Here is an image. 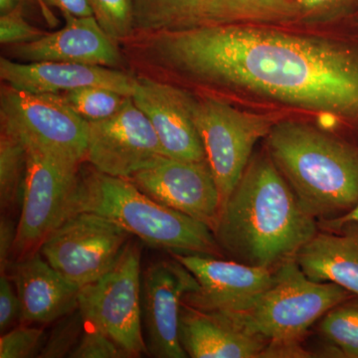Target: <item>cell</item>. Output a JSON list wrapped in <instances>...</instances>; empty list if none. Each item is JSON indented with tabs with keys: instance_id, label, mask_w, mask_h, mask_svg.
<instances>
[{
	"instance_id": "6da1fadb",
	"label": "cell",
	"mask_w": 358,
	"mask_h": 358,
	"mask_svg": "<svg viewBox=\"0 0 358 358\" xmlns=\"http://www.w3.org/2000/svg\"><path fill=\"white\" fill-rule=\"evenodd\" d=\"M145 35L143 55L154 67L326 113L358 136V33L320 38L243 24H201Z\"/></svg>"
},
{
	"instance_id": "7a4b0ae2",
	"label": "cell",
	"mask_w": 358,
	"mask_h": 358,
	"mask_svg": "<svg viewBox=\"0 0 358 358\" xmlns=\"http://www.w3.org/2000/svg\"><path fill=\"white\" fill-rule=\"evenodd\" d=\"M267 150L254 154L221 205L212 232L231 260L275 271L319 232Z\"/></svg>"
},
{
	"instance_id": "3957f363",
	"label": "cell",
	"mask_w": 358,
	"mask_h": 358,
	"mask_svg": "<svg viewBox=\"0 0 358 358\" xmlns=\"http://www.w3.org/2000/svg\"><path fill=\"white\" fill-rule=\"evenodd\" d=\"M265 138L275 166L303 208L319 222L343 217L357 206V143L284 120Z\"/></svg>"
},
{
	"instance_id": "277c9868",
	"label": "cell",
	"mask_w": 358,
	"mask_h": 358,
	"mask_svg": "<svg viewBox=\"0 0 358 358\" xmlns=\"http://www.w3.org/2000/svg\"><path fill=\"white\" fill-rule=\"evenodd\" d=\"M77 212L110 219L154 248L223 256L208 225L159 203L129 179L108 176L93 166L80 169L71 215Z\"/></svg>"
},
{
	"instance_id": "5b68a950",
	"label": "cell",
	"mask_w": 358,
	"mask_h": 358,
	"mask_svg": "<svg viewBox=\"0 0 358 358\" xmlns=\"http://www.w3.org/2000/svg\"><path fill=\"white\" fill-rule=\"evenodd\" d=\"M352 296L334 282L308 279L292 259L275 268L274 284L253 307L229 315L268 343L301 341L317 320Z\"/></svg>"
},
{
	"instance_id": "8992f818",
	"label": "cell",
	"mask_w": 358,
	"mask_h": 358,
	"mask_svg": "<svg viewBox=\"0 0 358 358\" xmlns=\"http://www.w3.org/2000/svg\"><path fill=\"white\" fill-rule=\"evenodd\" d=\"M1 131L75 166L86 162L89 122L61 94H37L4 85L0 93Z\"/></svg>"
},
{
	"instance_id": "52a82bcc",
	"label": "cell",
	"mask_w": 358,
	"mask_h": 358,
	"mask_svg": "<svg viewBox=\"0 0 358 358\" xmlns=\"http://www.w3.org/2000/svg\"><path fill=\"white\" fill-rule=\"evenodd\" d=\"M79 310L129 357L148 355L141 320V249L131 240L109 272L82 287Z\"/></svg>"
},
{
	"instance_id": "ba28073f",
	"label": "cell",
	"mask_w": 358,
	"mask_h": 358,
	"mask_svg": "<svg viewBox=\"0 0 358 358\" xmlns=\"http://www.w3.org/2000/svg\"><path fill=\"white\" fill-rule=\"evenodd\" d=\"M275 113H250L215 98L196 99L194 122L217 183L221 205L241 178L256 143L282 121Z\"/></svg>"
},
{
	"instance_id": "9c48e42d",
	"label": "cell",
	"mask_w": 358,
	"mask_h": 358,
	"mask_svg": "<svg viewBox=\"0 0 358 358\" xmlns=\"http://www.w3.org/2000/svg\"><path fill=\"white\" fill-rule=\"evenodd\" d=\"M27 148L24 192L14 247L15 259L38 251L46 238L71 215L81 166L38 148Z\"/></svg>"
},
{
	"instance_id": "30bf717a",
	"label": "cell",
	"mask_w": 358,
	"mask_h": 358,
	"mask_svg": "<svg viewBox=\"0 0 358 358\" xmlns=\"http://www.w3.org/2000/svg\"><path fill=\"white\" fill-rule=\"evenodd\" d=\"M129 240L128 231L110 219L77 212L46 238L39 252L81 289L109 272Z\"/></svg>"
},
{
	"instance_id": "8fae6325",
	"label": "cell",
	"mask_w": 358,
	"mask_h": 358,
	"mask_svg": "<svg viewBox=\"0 0 358 358\" xmlns=\"http://www.w3.org/2000/svg\"><path fill=\"white\" fill-rule=\"evenodd\" d=\"M194 275L199 288L183 303L204 312L235 315L247 312L275 282V271L221 257L169 252Z\"/></svg>"
},
{
	"instance_id": "7c38bea8",
	"label": "cell",
	"mask_w": 358,
	"mask_h": 358,
	"mask_svg": "<svg viewBox=\"0 0 358 358\" xmlns=\"http://www.w3.org/2000/svg\"><path fill=\"white\" fill-rule=\"evenodd\" d=\"M160 155L159 136L131 96L112 117L89 122L85 162L100 173L129 178Z\"/></svg>"
},
{
	"instance_id": "4fadbf2b",
	"label": "cell",
	"mask_w": 358,
	"mask_h": 358,
	"mask_svg": "<svg viewBox=\"0 0 358 358\" xmlns=\"http://www.w3.org/2000/svg\"><path fill=\"white\" fill-rule=\"evenodd\" d=\"M197 288L194 275L174 258L152 264L145 271L141 281V320L150 357H188L179 338V320L183 299Z\"/></svg>"
},
{
	"instance_id": "5bb4252c",
	"label": "cell",
	"mask_w": 358,
	"mask_h": 358,
	"mask_svg": "<svg viewBox=\"0 0 358 358\" xmlns=\"http://www.w3.org/2000/svg\"><path fill=\"white\" fill-rule=\"evenodd\" d=\"M127 179L159 203L213 229L221 196L207 160L188 162L160 155Z\"/></svg>"
},
{
	"instance_id": "9a60e30c",
	"label": "cell",
	"mask_w": 358,
	"mask_h": 358,
	"mask_svg": "<svg viewBox=\"0 0 358 358\" xmlns=\"http://www.w3.org/2000/svg\"><path fill=\"white\" fill-rule=\"evenodd\" d=\"M131 99L154 127L164 155L188 162L206 160L194 122V96L173 85L140 76L136 77Z\"/></svg>"
},
{
	"instance_id": "2e32d148",
	"label": "cell",
	"mask_w": 358,
	"mask_h": 358,
	"mask_svg": "<svg viewBox=\"0 0 358 358\" xmlns=\"http://www.w3.org/2000/svg\"><path fill=\"white\" fill-rule=\"evenodd\" d=\"M62 15V29L45 33L34 41L7 46L9 55L23 63H77L114 69L124 64L119 44L106 34L94 16Z\"/></svg>"
},
{
	"instance_id": "e0dca14e",
	"label": "cell",
	"mask_w": 358,
	"mask_h": 358,
	"mask_svg": "<svg viewBox=\"0 0 358 358\" xmlns=\"http://www.w3.org/2000/svg\"><path fill=\"white\" fill-rule=\"evenodd\" d=\"M0 78L21 91L62 94L82 87L98 86L131 96L136 77L114 68L64 62H16L0 59Z\"/></svg>"
},
{
	"instance_id": "ac0fdd59",
	"label": "cell",
	"mask_w": 358,
	"mask_h": 358,
	"mask_svg": "<svg viewBox=\"0 0 358 358\" xmlns=\"http://www.w3.org/2000/svg\"><path fill=\"white\" fill-rule=\"evenodd\" d=\"M6 274L20 299L21 322L50 324L79 308V287L52 267L39 250L13 260Z\"/></svg>"
},
{
	"instance_id": "d6986e66",
	"label": "cell",
	"mask_w": 358,
	"mask_h": 358,
	"mask_svg": "<svg viewBox=\"0 0 358 358\" xmlns=\"http://www.w3.org/2000/svg\"><path fill=\"white\" fill-rule=\"evenodd\" d=\"M179 338L188 357L257 358L268 341L250 333L229 315L204 312L182 303Z\"/></svg>"
},
{
	"instance_id": "ffe728a7",
	"label": "cell",
	"mask_w": 358,
	"mask_h": 358,
	"mask_svg": "<svg viewBox=\"0 0 358 358\" xmlns=\"http://www.w3.org/2000/svg\"><path fill=\"white\" fill-rule=\"evenodd\" d=\"M296 254L308 279L334 282L358 296V222L322 228Z\"/></svg>"
},
{
	"instance_id": "44dd1931",
	"label": "cell",
	"mask_w": 358,
	"mask_h": 358,
	"mask_svg": "<svg viewBox=\"0 0 358 358\" xmlns=\"http://www.w3.org/2000/svg\"><path fill=\"white\" fill-rule=\"evenodd\" d=\"M294 17V0H204L202 10V24L284 22Z\"/></svg>"
},
{
	"instance_id": "7402d4cb",
	"label": "cell",
	"mask_w": 358,
	"mask_h": 358,
	"mask_svg": "<svg viewBox=\"0 0 358 358\" xmlns=\"http://www.w3.org/2000/svg\"><path fill=\"white\" fill-rule=\"evenodd\" d=\"M204 0H133L136 31H174L202 24Z\"/></svg>"
},
{
	"instance_id": "603a6c76",
	"label": "cell",
	"mask_w": 358,
	"mask_h": 358,
	"mask_svg": "<svg viewBox=\"0 0 358 358\" xmlns=\"http://www.w3.org/2000/svg\"><path fill=\"white\" fill-rule=\"evenodd\" d=\"M27 171V148L11 134L0 133V206L2 213L20 208Z\"/></svg>"
},
{
	"instance_id": "cb8c5ba5",
	"label": "cell",
	"mask_w": 358,
	"mask_h": 358,
	"mask_svg": "<svg viewBox=\"0 0 358 358\" xmlns=\"http://www.w3.org/2000/svg\"><path fill=\"white\" fill-rule=\"evenodd\" d=\"M319 329L341 357L358 358V296H352L327 312Z\"/></svg>"
},
{
	"instance_id": "d4e9b609",
	"label": "cell",
	"mask_w": 358,
	"mask_h": 358,
	"mask_svg": "<svg viewBox=\"0 0 358 358\" xmlns=\"http://www.w3.org/2000/svg\"><path fill=\"white\" fill-rule=\"evenodd\" d=\"M68 105L88 122L112 117L124 107L129 96L105 87H82L61 94Z\"/></svg>"
},
{
	"instance_id": "484cf974",
	"label": "cell",
	"mask_w": 358,
	"mask_h": 358,
	"mask_svg": "<svg viewBox=\"0 0 358 358\" xmlns=\"http://www.w3.org/2000/svg\"><path fill=\"white\" fill-rule=\"evenodd\" d=\"M96 22L117 44L136 34L133 0H89Z\"/></svg>"
},
{
	"instance_id": "4316f807",
	"label": "cell",
	"mask_w": 358,
	"mask_h": 358,
	"mask_svg": "<svg viewBox=\"0 0 358 358\" xmlns=\"http://www.w3.org/2000/svg\"><path fill=\"white\" fill-rule=\"evenodd\" d=\"M86 322L79 308L58 320L52 329L39 357L41 358L69 357L83 334Z\"/></svg>"
},
{
	"instance_id": "83f0119b",
	"label": "cell",
	"mask_w": 358,
	"mask_h": 358,
	"mask_svg": "<svg viewBox=\"0 0 358 358\" xmlns=\"http://www.w3.org/2000/svg\"><path fill=\"white\" fill-rule=\"evenodd\" d=\"M43 329L20 324L0 338V358L38 357L46 341Z\"/></svg>"
},
{
	"instance_id": "f1b7e54d",
	"label": "cell",
	"mask_w": 358,
	"mask_h": 358,
	"mask_svg": "<svg viewBox=\"0 0 358 358\" xmlns=\"http://www.w3.org/2000/svg\"><path fill=\"white\" fill-rule=\"evenodd\" d=\"M294 6L306 22L350 20L358 13V0H294Z\"/></svg>"
},
{
	"instance_id": "f546056e",
	"label": "cell",
	"mask_w": 358,
	"mask_h": 358,
	"mask_svg": "<svg viewBox=\"0 0 358 358\" xmlns=\"http://www.w3.org/2000/svg\"><path fill=\"white\" fill-rule=\"evenodd\" d=\"M70 358H128V353L105 333L92 324L85 326Z\"/></svg>"
},
{
	"instance_id": "4dcf8cb0",
	"label": "cell",
	"mask_w": 358,
	"mask_h": 358,
	"mask_svg": "<svg viewBox=\"0 0 358 358\" xmlns=\"http://www.w3.org/2000/svg\"><path fill=\"white\" fill-rule=\"evenodd\" d=\"M24 6L0 15V42L6 46L27 43L43 36L45 33L26 21Z\"/></svg>"
},
{
	"instance_id": "1f68e13d",
	"label": "cell",
	"mask_w": 358,
	"mask_h": 358,
	"mask_svg": "<svg viewBox=\"0 0 358 358\" xmlns=\"http://www.w3.org/2000/svg\"><path fill=\"white\" fill-rule=\"evenodd\" d=\"M9 275L2 273L0 275V331L6 333L21 322L22 307L15 287Z\"/></svg>"
},
{
	"instance_id": "d6a6232c",
	"label": "cell",
	"mask_w": 358,
	"mask_h": 358,
	"mask_svg": "<svg viewBox=\"0 0 358 358\" xmlns=\"http://www.w3.org/2000/svg\"><path fill=\"white\" fill-rule=\"evenodd\" d=\"M17 238V224L9 214L2 213L0 218V270L6 273L13 259L14 247Z\"/></svg>"
},
{
	"instance_id": "836d02e7",
	"label": "cell",
	"mask_w": 358,
	"mask_h": 358,
	"mask_svg": "<svg viewBox=\"0 0 358 358\" xmlns=\"http://www.w3.org/2000/svg\"><path fill=\"white\" fill-rule=\"evenodd\" d=\"M42 6L55 7L61 13H69L79 17L93 16L89 0H39Z\"/></svg>"
},
{
	"instance_id": "e575fe53",
	"label": "cell",
	"mask_w": 358,
	"mask_h": 358,
	"mask_svg": "<svg viewBox=\"0 0 358 358\" xmlns=\"http://www.w3.org/2000/svg\"><path fill=\"white\" fill-rule=\"evenodd\" d=\"M348 221H357L358 222V204L352 211L348 212L343 217L334 219V220L320 221V228H329L333 226L338 225V224L348 222Z\"/></svg>"
},
{
	"instance_id": "d590c367",
	"label": "cell",
	"mask_w": 358,
	"mask_h": 358,
	"mask_svg": "<svg viewBox=\"0 0 358 358\" xmlns=\"http://www.w3.org/2000/svg\"><path fill=\"white\" fill-rule=\"evenodd\" d=\"M26 4V0H0V15H4Z\"/></svg>"
},
{
	"instance_id": "8d00e7d4",
	"label": "cell",
	"mask_w": 358,
	"mask_h": 358,
	"mask_svg": "<svg viewBox=\"0 0 358 358\" xmlns=\"http://www.w3.org/2000/svg\"><path fill=\"white\" fill-rule=\"evenodd\" d=\"M350 20L353 21V22L357 23L358 24V13L355 14L353 17L350 18Z\"/></svg>"
}]
</instances>
